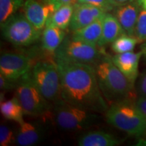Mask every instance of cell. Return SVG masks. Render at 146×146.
I'll return each instance as SVG.
<instances>
[{"mask_svg": "<svg viewBox=\"0 0 146 146\" xmlns=\"http://www.w3.org/2000/svg\"><path fill=\"white\" fill-rule=\"evenodd\" d=\"M61 98L70 104L104 114L109 105L102 95L94 65L55 59Z\"/></svg>", "mask_w": 146, "mask_h": 146, "instance_id": "obj_1", "label": "cell"}, {"mask_svg": "<svg viewBox=\"0 0 146 146\" xmlns=\"http://www.w3.org/2000/svg\"><path fill=\"white\" fill-rule=\"evenodd\" d=\"M94 66L100 90L109 106L123 100H134L135 86L114 64L111 56L105 54Z\"/></svg>", "mask_w": 146, "mask_h": 146, "instance_id": "obj_2", "label": "cell"}, {"mask_svg": "<svg viewBox=\"0 0 146 146\" xmlns=\"http://www.w3.org/2000/svg\"><path fill=\"white\" fill-rule=\"evenodd\" d=\"M105 116L107 122L131 136L146 135V118L136 106L135 100H125L109 106Z\"/></svg>", "mask_w": 146, "mask_h": 146, "instance_id": "obj_3", "label": "cell"}, {"mask_svg": "<svg viewBox=\"0 0 146 146\" xmlns=\"http://www.w3.org/2000/svg\"><path fill=\"white\" fill-rule=\"evenodd\" d=\"M54 104L55 122L63 130H83L99 121L96 112L70 104L62 98Z\"/></svg>", "mask_w": 146, "mask_h": 146, "instance_id": "obj_4", "label": "cell"}, {"mask_svg": "<svg viewBox=\"0 0 146 146\" xmlns=\"http://www.w3.org/2000/svg\"><path fill=\"white\" fill-rule=\"evenodd\" d=\"M30 74L33 82L47 101L54 103L61 98L60 74L56 62L39 60L30 70Z\"/></svg>", "mask_w": 146, "mask_h": 146, "instance_id": "obj_5", "label": "cell"}, {"mask_svg": "<svg viewBox=\"0 0 146 146\" xmlns=\"http://www.w3.org/2000/svg\"><path fill=\"white\" fill-rule=\"evenodd\" d=\"M16 97L25 114L41 116L50 112L51 102L45 99L32 81L30 71L20 78L16 83Z\"/></svg>", "mask_w": 146, "mask_h": 146, "instance_id": "obj_6", "label": "cell"}, {"mask_svg": "<svg viewBox=\"0 0 146 146\" xmlns=\"http://www.w3.org/2000/svg\"><path fill=\"white\" fill-rule=\"evenodd\" d=\"M106 54L103 47L66 36L54 54V59L94 65Z\"/></svg>", "mask_w": 146, "mask_h": 146, "instance_id": "obj_7", "label": "cell"}, {"mask_svg": "<svg viewBox=\"0 0 146 146\" xmlns=\"http://www.w3.org/2000/svg\"><path fill=\"white\" fill-rule=\"evenodd\" d=\"M2 36L7 41L18 47L29 46L41 37V31L35 28L25 14H15L1 25Z\"/></svg>", "mask_w": 146, "mask_h": 146, "instance_id": "obj_8", "label": "cell"}, {"mask_svg": "<svg viewBox=\"0 0 146 146\" xmlns=\"http://www.w3.org/2000/svg\"><path fill=\"white\" fill-rule=\"evenodd\" d=\"M35 63L33 57L29 55L4 52L0 57V74L11 81H18Z\"/></svg>", "mask_w": 146, "mask_h": 146, "instance_id": "obj_9", "label": "cell"}, {"mask_svg": "<svg viewBox=\"0 0 146 146\" xmlns=\"http://www.w3.org/2000/svg\"><path fill=\"white\" fill-rule=\"evenodd\" d=\"M23 8L26 18L39 31L43 30L48 18L56 10L46 0H25Z\"/></svg>", "mask_w": 146, "mask_h": 146, "instance_id": "obj_10", "label": "cell"}, {"mask_svg": "<svg viewBox=\"0 0 146 146\" xmlns=\"http://www.w3.org/2000/svg\"><path fill=\"white\" fill-rule=\"evenodd\" d=\"M107 12L94 5L76 2L74 5L72 20L69 30L74 32L103 17Z\"/></svg>", "mask_w": 146, "mask_h": 146, "instance_id": "obj_11", "label": "cell"}, {"mask_svg": "<svg viewBox=\"0 0 146 146\" xmlns=\"http://www.w3.org/2000/svg\"><path fill=\"white\" fill-rule=\"evenodd\" d=\"M141 5L138 0L116 6L112 14L117 18L126 34L133 36Z\"/></svg>", "mask_w": 146, "mask_h": 146, "instance_id": "obj_12", "label": "cell"}, {"mask_svg": "<svg viewBox=\"0 0 146 146\" xmlns=\"http://www.w3.org/2000/svg\"><path fill=\"white\" fill-rule=\"evenodd\" d=\"M141 58V51L139 52L132 51L123 54H116L112 56V60L129 82L135 86L139 76V64Z\"/></svg>", "mask_w": 146, "mask_h": 146, "instance_id": "obj_13", "label": "cell"}, {"mask_svg": "<svg viewBox=\"0 0 146 146\" xmlns=\"http://www.w3.org/2000/svg\"><path fill=\"white\" fill-rule=\"evenodd\" d=\"M43 136L44 131L41 126L23 120L19 123L16 143L20 146L35 145L41 141Z\"/></svg>", "mask_w": 146, "mask_h": 146, "instance_id": "obj_14", "label": "cell"}, {"mask_svg": "<svg viewBox=\"0 0 146 146\" xmlns=\"http://www.w3.org/2000/svg\"><path fill=\"white\" fill-rule=\"evenodd\" d=\"M126 34L117 18L110 12H107L103 17L102 32L98 42V46L104 47L112 43L117 38Z\"/></svg>", "mask_w": 146, "mask_h": 146, "instance_id": "obj_15", "label": "cell"}, {"mask_svg": "<svg viewBox=\"0 0 146 146\" xmlns=\"http://www.w3.org/2000/svg\"><path fill=\"white\" fill-rule=\"evenodd\" d=\"M120 143L119 139L103 131H89L82 135L78 140L79 146H116Z\"/></svg>", "mask_w": 146, "mask_h": 146, "instance_id": "obj_16", "label": "cell"}, {"mask_svg": "<svg viewBox=\"0 0 146 146\" xmlns=\"http://www.w3.org/2000/svg\"><path fill=\"white\" fill-rule=\"evenodd\" d=\"M66 36L65 30L56 27L45 26L41 34L42 49L50 54H54Z\"/></svg>", "mask_w": 146, "mask_h": 146, "instance_id": "obj_17", "label": "cell"}, {"mask_svg": "<svg viewBox=\"0 0 146 146\" xmlns=\"http://www.w3.org/2000/svg\"><path fill=\"white\" fill-rule=\"evenodd\" d=\"M103 17L96 20V21L83 28L72 32L71 36L76 40L85 43L98 45L102 35Z\"/></svg>", "mask_w": 146, "mask_h": 146, "instance_id": "obj_18", "label": "cell"}, {"mask_svg": "<svg viewBox=\"0 0 146 146\" xmlns=\"http://www.w3.org/2000/svg\"><path fill=\"white\" fill-rule=\"evenodd\" d=\"M74 4H66L56 9L47 20L45 26L56 27L66 30L70 27Z\"/></svg>", "mask_w": 146, "mask_h": 146, "instance_id": "obj_19", "label": "cell"}, {"mask_svg": "<svg viewBox=\"0 0 146 146\" xmlns=\"http://www.w3.org/2000/svg\"><path fill=\"white\" fill-rule=\"evenodd\" d=\"M0 111L2 116L7 120H13L18 124L24 120L25 112L16 96L7 101H1Z\"/></svg>", "mask_w": 146, "mask_h": 146, "instance_id": "obj_20", "label": "cell"}, {"mask_svg": "<svg viewBox=\"0 0 146 146\" xmlns=\"http://www.w3.org/2000/svg\"><path fill=\"white\" fill-rule=\"evenodd\" d=\"M23 0H0V23L1 25L12 16L23 6Z\"/></svg>", "mask_w": 146, "mask_h": 146, "instance_id": "obj_21", "label": "cell"}, {"mask_svg": "<svg viewBox=\"0 0 146 146\" xmlns=\"http://www.w3.org/2000/svg\"><path fill=\"white\" fill-rule=\"evenodd\" d=\"M139 43L138 40L135 36L123 35L117 38L112 43V50L116 54L132 52Z\"/></svg>", "mask_w": 146, "mask_h": 146, "instance_id": "obj_22", "label": "cell"}, {"mask_svg": "<svg viewBox=\"0 0 146 146\" xmlns=\"http://www.w3.org/2000/svg\"><path fill=\"white\" fill-rule=\"evenodd\" d=\"M133 36L138 40L139 43L146 41V9L142 7L139 14Z\"/></svg>", "mask_w": 146, "mask_h": 146, "instance_id": "obj_23", "label": "cell"}, {"mask_svg": "<svg viewBox=\"0 0 146 146\" xmlns=\"http://www.w3.org/2000/svg\"><path fill=\"white\" fill-rule=\"evenodd\" d=\"M16 133L10 127L1 125L0 127V145L8 146L16 143Z\"/></svg>", "mask_w": 146, "mask_h": 146, "instance_id": "obj_24", "label": "cell"}, {"mask_svg": "<svg viewBox=\"0 0 146 146\" xmlns=\"http://www.w3.org/2000/svg\"><path fill=\"white\" fill-rule=\"evenodd\" d=\"M77 1L94 5L106 12H112L116 7V5L112 0H77Z\"/></svg>", "mask_w": 146, "mask_h": 146, "instance_id": "obj_25", "label": "cell"}, {"mask_svg": "<svg viewBox=\"0 0 146 146\" xmlns=\"http://www.w3.org/2000/svg\"><path fill=\"white\" fill-rule=\"evenodd\" d=\"M135 91L138 97L146 98V70L138 76L135 84Z\"/></svg>", "mask_w": 146, "mask_h": 146, "instance_id": "obj_26", "label": "cell"}, {"mask_svg": "<svg viewBox=\"0 0 146 146\" xmlns=\"http://www.w3.org/2000/svg\"><path fill=\"white\" fill-rule=\"evenodd\" d=\"M16 83H17V81H11L0 74V89H1V91L5 92V91H10L13 88H15Z\"/></svg>", "mask_w": 146, "mask_h": 146, "instance_id": "obj_27", "label": "cell"}, {"mask_svg": "<svg viewBox=\"0 0 146 146\" xmlns=\"http://www.w3.org/2000/svg\"><path fill=\"white\" fill-rule=\"evenodd\" d=\"M135 104L136 106L139 110L144 117L146 118V98H142V97H138L135 100Z\"/></svg>", "mask_w": 146, "mask_h": 146, "instance_id": "obj_28", "label": "cell"}, {"mask_svg": "<svg viewBox=\"0 0 146 146\" xmlns=\"http://www.w3.org/2000/svg\"><path fill=\"white\" fill-rule=\"evenodd\" d=\"M46 1L54 5L56 9L58 8L63 5L74 4V3L78 2L77 0H46Z\"/></svg>", "mask_w": 146, "mask_h": 146, "instance_id": "obj_29", "label": "cell"}, {"mask_svg": "<svg viewBox=\"0 0 146 146\" xmlns=\"http://www.w3.org/2000/svg\"><path fill=\"white\" fill-rule=\"evenodd\" d=\"M140 51L142 53V58H143L146 62V41L142 43L140 46Z\"/></svg>", "mask_w": 146, "mask_h": 146, "instance_id": "obj_30", "label": "cell"}, {"mask_svg": "<svg viewBox=\"0 0 146 146\" xmlns=\"http://www.w3.org/2000/svg\"><path fill=\"white\" fill-rule=\"evenodd\" d=\"M114 3L116 5V6L120 5L125 4V3H127L129 2H131V1H135V0H112Z\"/></svg>", "mask_w": 146, "mask_h": 146, "instance_id": "obj_31", "label": "cell"}, {"mask_svg": "<svg viewBox=\"0 0 146 146\" xmlns=\"http://www.w3.org/2000/svg\"><path fill=\"white\" fill-rule=\"evenodd\" d=\"M142 8L146 9V0H138Z\"/></svg>", "mask_w": 146, "mask_h": 146, "instance_id": "obj_32", "label": "cell"}]
</instances>
